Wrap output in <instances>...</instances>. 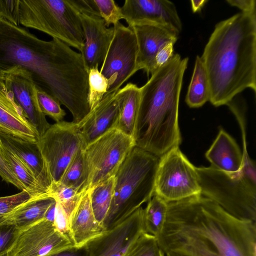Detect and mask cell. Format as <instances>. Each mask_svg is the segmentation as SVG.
<instances>
[{"mask_svg": "<svg viewBox=\"0 0 256 256\" xmlns=\"http://www.w3.org/2000/svg\"><path fill=\"white\" fill-rule=\"evenodd\" d=\"M19 66L36 88L57 99L78 124L90 111L88 70L82 54L62 41L40 40L0 17V71Z\"/></svg>", "mask_w": 256, "mask_h": 256, "instance_id": "1", "label": "cell"}, {"mask_svg": "<svg viewBox=\"0 0 256 256\" xmlns=\"http://www.w3.org/2000/svg\"><path fill=\"white\" fill-rule=\"evenodd\" d=\"M156 238L164 254L256 256V222L236 218L202 194L168 202Z\"/></svg>", "mask_w": 256, "mask_h": 256, "instance_id": "2", "label": "cell"}, {"mask_svg": "<svg viewBox=\"0 0 256 256\" xmlns=\"http://www.w3.org/2000/svg\"><path fill=\"white\" fill-rule=\"evenodd\" d=\"M210 84L209 101L226 105L246 88L256 92V12L218 22L200 56Z\"/></svg>", "mask_w": 256, "mask_h": 256, "instance_id": "3", "label": "cell"}, {"mask_svg": "<svg viewBox=\"0 0 256 256\" xmlns=\"http://www.w3.org/2000/svg\"><path fill=\"white\" fill-rule=\"evenodd\" d=\"M188 61V58L174 54L140 88L135 145L158 158L182 142L178 105Z\"/></svg>", "mask_w": 256, "mask_h": 256, "instance_id": "4", "label": "cell"}, {"mask_svg": "<svg viewBox=\"0 0 256 256\" xmlns=\"http://www.w3.org/2000/svg\"><path fill=\"white\" fill-rule=\"evenodd\" d=\"M159 158L134 146L114 176L111 204L102 226L105 231L118 225L154 194Z\"/></svg>", "mask_w": 256, "mask_h": 256, "instance_id": "5", "label": "cell"}, {"mask_svg": "<svg viewBox=\"0 0 256 256\" xmlns=\"http://www.w3.org/2000/svg\"><path fill=\"white\" fill-rule=\"evenodd\" d=\"M201 194L240 220L256 222V167L244 159L241 171L229 174L212 167H196Z\"/></svg>", "mask_w": 256, "mask_h": 256, "instance_id": "6", "label": "cell"}, {"mask_svg": "<svg viewBox=\"0 0 256 256\" xmlns=\"http://www.w3.org/2000/svg\"><path fill=\"white\" fill-rule=\"evenodd\" d=\"M18 18L20 24L44 32L82 52L83 31L69 0H18Z\"/></svg>", "mask_w": 256, "mask_h": 256, "instance_id": "7", "label": "cell"}, {"mask_svg": "<svg viewBox=\"0 0 256 256\" xmlns=\"http://www.w3.org/2000/svg\"><path fill=\"white\" fill-rule=\"evenodd\" d=\"M154 194L167 202L201 194L196 167L174 146L159 158Z\"/></svg>", "mask_w": 256, "mask_h": 256, "instance_id": "8", "label": "cell"}, {"mask_svg": "<svg viewBox=\"0 0 256 256\" xmlns=\"http://www.w3.org/2000/svg\"><path fill=\"white\" fill-rule=\"evenodd\" d=\"M134 146V138L116 128L86 146L84 152L89 168V190L114 176Z\"/></svg>", "mask_w": 256, "mask_h": 256, "instance_id": "9", "label": "cell"}, {"mask_svg": "<svg viewBox=\"0 0 256 256\" xmlns=\"http://www.w3.org/2000/svg\"><path fill=\"white\" fill-rule=\"evenodd\" d=\"M37 144L52 184L60 182L76 153L84 148L77 124L64 120L51 125Z\"/></svg>", "mask_w": 256, "mask_h": 256, "instance_id": "10", "label": "cell"}, {"mask_svg": "<svg viewBox=\"0 0 256 256\" xmlns=\"http://www.w3.org/2000/svg\"><path fill=\"white\" fill-rule=\"evenodd\" d=\"M113 27V37L100 70L108 80L107 92L118 91L139 70L138 44L133 30L120 22Z\"/></svg>", "mask_w": 256, "mask_h": 256, "instance_id": "11", "label": "cell"}, {"mask_svg": "<svg viewBox=\"0 0 256 256\" xmlns=\"http://www.w3.org/2000/svg\"><path fill=\"white\" fill-rule=\"evenodd\" d=\"M69 2L81 23L84 42L80 53L88 72L102 64L113 37L114 27L106 26L92 0Z\"/></svg>", "mask_w": 256, "mask_h": 256, "instance_id": "12", "label": "cell"}, {"mask_svg": "<svg viewBox=\"0 0 256 256\" xmlns=\"http://www.w3.org/2000/svg\"><path fill=\"white\" fill-rule=\"evenodd\" d=\"M74 246L56 228L53 220L44 218L20 232L8 256H47Z\"/></svg>", "mask_w": 256, "mask_h": 256, "instance_id": "13", "label": "cell"}, {"mask_svg": "<svg viewBox=\"0 0 256 256\" xmlns=\"http://www.w3.org/2000/svg\"><path fill=\"white\" fill-rule=\"evenodd\" d=\"M141 206L122 223L86 243L89 256H124L144 232Z\"/></svg>", "mask_w": 256, "mask_h": 256, "instance_id": "14", "label": "cell"}, {"mask_svg": "<svg viewBox=\"0 0 256 256\" xmlns=\"http://www.w3.org/2000/svg\"><path fill=\"white\" fill-rule=\"evenodd\" d=\"M0 72L12 92L16 102L22 108L26 118L40 138L51 124L39 107L36 87L31 74L19 66Z\"/></svg>", "mask_w": 256, "mask_h": 256, "instance_id": "15", "label": "cell"}, {"mask_svg": "<svg viewBox=\"0 0 256 256\" xmlns=\"http://www.w3.org/2000/svg\"><path fill=\"white\" fill-rule=\"evenodd\" d=\"M124 19L130 27L157 24L176 32L182 23L174 4L168 0H126L121 7Z\"/></svg>", "mask_w": 256, "mask_h": 256, "instance_id": "16", "label": "cell"}, {"mask_svg": "<svg viewBox=\"0 0 256 256\" xmlns=\"http://www.w3.org/2000/svg\"><path fill=\"white\" fill-rule=\"evenodd\" d=\"M117 92H107L100 102L77 124L84 149L108 130L116 128L120 107Z\"/></svg>", "mask_w": 256, "mask_h": 256, "instance_id": "17", "label": "cell"}, {"mask_svg": "<svg viewBox=\"0 0 256 256\" xmlns=\"http://www.w3.org/2000/svg\"><path fill=\"white\" fill-rule=\"evenodd\" d=\"M130 28L137 40L138 70H143L148 76L154 72V58L158 51L166 44H175L179 34L157 24L138 25Z\"/></svg>", "mask_w": 256, "mask_h": 256, "instance_id": "18", "label": "cell"}, {"mask_svg": "<svg viewBox=\"0 0 256 256\" xmlns=\"http://www.w3.org/2000/svg\"><path fill=\"white\" fill-rule=\"evenodd\" d=\"M0 132L37 143L40 136L14 100L0 72Z\"/></svg>", "mask_w": 256, "mask_h": 256, "instance_id": "19", "label": "cell"}, {"mask_svg": "<svg viewBox=\"0 0 256 256\" xmlns=\"http://www.w3.org/2000/svg\"><path fill=\"white\" fill-rule=\"evenodd\" d=\"M68 227L72 241L76 246L86 244L105 231L95 218L90 203V190L82 194L70 214Z\"/></svg>", "mask_w": 256, "mask_h": 256, "instance_id": "20", "label": "cell"}, {"mask_svg": "<svg viewBox=\"0 0 256 256\" xmlns=\"http://www.w3.org/2000/svg\"><path fill=\"white\" fill-rule=\"evenodd\" d=\"M0 139L23 161L42 188L49 194L52 180L37 143L26 142L1 132Z\"/></svg>", "mask_w": 256, "mask_h": 256, "instance_id": "21", "label": "cell"}, {"mask_svg": "<svg viewBox=\"0 0 256 256\" xmlns=\"http://www.w3.org/2000/svg\"><path fill=\"white\" fill-rule=\"evenodd\" d=\"M205 156L211 166L227 174L238 173L242 168V152L235 140L223 129L219 130Z\"/></svg>", "mask_w": 256, "mask_h": 256, "instance_id": "22", "label": "cell"}, {"mask_svg": "<svg viewBox=\"0 0 256 256\" xmlns=\"http://www.w3.org/2000/svg\"><path fill=\"white\" fill-rule=\"evenodd\" d=\"M56 203V200L48 196L33 197L8 214L3 223L11 224L22 230L46 218Z\"/></svg>", "mask_w": 256, "mask_h": 256, "instance_id": "23", "label": "cell"}, {"mask_svg": "<svg viewBox=\"0 0 256 256\" xmlns=\"http://www.w3.org/2000/svg\"><path fill=\"white\" fill-rule=\"evenodd\" d=\"M117 94L120 107L116 128L134 138L140 102V88L129 82L118 90Z\"/></svg>", "mask_w": 256, "mask_h": 256, "instance_id": "24", "label": "cell"}, {"mask_svg": "<svg viewBox=\"0 0 256 256\" xmlns=\"http://www.w3.org/2000/svg\"><path fill=\"white\" fill-rule=\"evenodd\" d=\"M210 98V88L207 72L201 57L197 56L186 102L190 108H198L209 101Z\"/></svg>", "mask_w": 256, "mask_h": 256, "instance_id": "25", "label": "cell"}, {"mask_svg": "<svg viewBox=\"0 0 256 256\" xmlns=\"http://www.w3.org/2000/svg\"><path fill=\"white\" fill-rule=\"evenodd\" d=\"M89 176L88 166L84 148H81L72 158L58 183L83 194L89 190Z\"/></svg>", "mask_w": 256, "mask_h": 256, "instance_id": "26", "label": "cell"}, {"mask_svg": "<svg viewBox=\"0 0 256 256\" xmlns=\"http://www.w3.org/2000/svg\"><path fill=\"white\" fill-rule=\"evenodd\" d=\"M0 155L32 196H50L38 182L26 165L14 152L6 147L0 139Z\"/></svg>", "mask_w": 256, "mask_h": 256, "instance_id": "27", "label": "cell"}, {"mask_svg": "<svg viewBox=\"0 0 256 256\" xmlns=\"http://www.w3.org/2000/svg\"><path fill=\"white\" fill-rule=\"evenodd\" d=\"M168 210V202L154 194L144 208L142 224L144 232L157 238L165 224Z\"/></svg>", "mask_w": 256, "mask_h": 256, "instance_id": "28", "label": "cell"}, {"mask_svg": "<svg viewBox=\"0 0 256 256\" xmlns=\"http://www.w3.org/2000/svg\"><path fill=\"white\" fill-rule=\"evenodd\" d=\"M114 182L113 176L90 189L93 212L96 220L102 226L111 204Z\"/></svg>", "mask_w": 256, "mask_h": 256, "instance_id": "29", "label": "cell"}, {"mask_svg": "<svg viewBox=\"0 0 256 256\" xmlns=\"http://www.w3.org/2000/svg\"><path fill=\"white\" fill-rule=\"evenodd\" d=\"M108 80L102 74L98 68H90L88 72V102L92 110L102 100L107 92Z\"/></svg>", "mask_w": 256, "mask_h": 256, "instance_id": "30", "label": "cell"}, {"mask_svg": "<svg viewBox=\"0 0 256 256\" xmlns=\"http://www.w3.org/2000/svg\"><path fill=\"white\" fill-rule=\"evenodd\" d=\"M83 194L60 183L52 184L49 191L50 196L60 204L68 218Z\"/></svg>", "mask_w": 256, "mask_h": 256, "instance_id": "31", "label": "cell"}, {"mask_svg": "<svg viewBox=\"0 0 256 256\" xmlns=\"http://www.w3.org/2000/svg\"><path fill=\"white\" fill-rule=\"evenodd\" d=\"M124 256H166L156 237L143 232Z\"/></svg>", "mask_w": 256, "mask_h": 256, "instance_id": "32", "label": "cell"}, {"mask_svg": "<svg viewBox=\"0 0 256 256\" xmlns=\"http://www.w3.org/2000/svg\"><path fill=\"white\" fill-rule=\"evenodd\" d=\"M36 96L40 110L45 116L50 117L56 122L62 120L66 113L57 99L38 88Z\"/></svg>", "mask_w": 256, "mask_h": 256, "instance_id": "33", "label": "cell"}, {"mask_svg": "<svg viewBox=\"0 0 256 256\" xmlns=\"http://www.w3.org/2000/svg\"><path fill=\"white\" fill-rule=\"evenodd\" d=\"M100 17L104 20L106 25L108 27L114 26L124 19L121 7L114 0H92Z\"/></svg>", "mask_w": 256, "mask_h": 256, "instance_id": "34", "label": "cell"}, {"mask_svg": "<svg viewBox=\"0 0 256 256\" xmlns=\"http://www.w3.org/2000/svg\"><path fill=\"white\" fill-rule=\"evenodd\" d=\"M33 197L26 190L13 195L0 197V224L6 220L8 214Z\"/></svg>", "mask_w": 256, "mask_h": 256, "instance_id": "35", "label": "cell"}, {"mask_svg": "<svg viewBox=\"0 0 256 256\" xmlns=\"http://www.w3.org/2000/svg\"><path fill=\"white\" fill-rule=\"evenodd\" d=\"M20 231L11 224H0V255L8 253L10 250Z\"/></svg>", "mask_w": 256, "mask_h": 256, "instance_id": "36", "label": "cell"}, {"mask_svg": "<svg viewBox=\"0 0 256 256\" xmlns=\"http://www.w3.org/2000/svg\"><path fill=\"white\" fill-rule=\"evenodd\" d=\"M0 17L18 26V0H0Z\"/></svg>", "mask_w": 256, "mask_h": 256, "instance_id": "37", "label": "cell"}, {"mask_svg": "<svg viewBox=\"0 0 256 256\" xmlns=\"http://www.w3.org/2000/svg\"><path fill=\"white\" fill-rule=\"evenodd\" d=\"M68 220L69 218L60 204L56 201L54 224L57 229L72 242L69 230Z\"/></svg>", "mask_w": 256, "mask_h": 256, "instance_id": "38", "label": "cell"}, {"mask_svg": "<svg viewBox=\"0 0 256 256\" xmlns=\"http://www.w3.org/2000/svg\"><path fill=\"white\" fill-rule=\"evenodd\" d=\"M0 176L8 183H10L20 190H26L22 183L16 176L10 167L0 155Z\"/></svg>", "mask_w": 256, "mask_h": 256, "instance_id": "39", "label": "cell"}, {"mask_svg": "<svg viewBox=\"0 0 256 256\" xmlns=\"http://www.w3.org/2000/svg\"><path fill=\"white\" fill-rule=\"evenodd\" d=\"M174 42L166 44L158 51L154 58V72L172 58L174 54Z\"/></svg>", "mask_w": 256, "mask_h": 256, "instance_id": "40", "label": "cell"}, {"mask_svg": "<svg viewBox=\"0 0 256 256\" xmlns=\"http://www.w3.org/2000/svg\"><path fill=\"white\" fill-rule=\"evenodd\" d=\"M47 256H89V253L86 244L72 246Z\"/></svg>", "mask_w": 256, "mask_h": 256, "instance_id": "41", "label": "cell"}, {"mask_svg": "<svg viewBox=\"0 0 256 256\" xmlns=\"http://www.w3.org/2000/svg\"><path fill=\"white\" fill-rule=\"evenodd\" d=\"M226 2L230 6L240 9L241 12H256L255 0H227Z\"/></svg>", "mask_w": 256, "mask_h": 256, "instance_id": "42", "label": "cell"}, {"mask_svg": "<svg viewBox=\"0 0 256 256\" xmlns=\"http://www.w3.org/2000/svg\"><path fill=\"white\" fill-rule=\"evenodd\" d=\"M208 2L206 0H191L192 10L194 12H197L200 11L205 4Z\"/></svg>", "mask_w": 256, "mask_h": 256, "instance_id": "43", "label": "cell"}, {"mask_svg": "<svg viewBox=\"0 0 256 256\" xmlns=\"http://www.w3.org/2000/svg\"><path fill=\"white\" fill-rule=\"evenodd\" d=\"M165 256H188L186 255H184V254H178V253H176V252H170L166 253V254H165Z\"/></svg>", "mask_w": 256, "mask_h": 256, "instance_id": "44", "label": "cell"}, {"mask_svg": "<svg viewBox=\"0 0 256 256\" xmlns=\"http://www.w3.org/2000/svg\"><path fill=\"white\" fill-rule=\"evenodd\" d=\"M0 256H8V253H6L0 255Z\"/></svg>", "mask_w": 256, "mask_h": 256, "instance_id": "45", "label": "cell"}]
</instances>
